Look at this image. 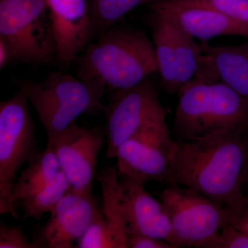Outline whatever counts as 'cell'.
Masks as SVG:
<instances>
[{
	"label": "cell",
	"instance_id": "6da1fadb",
	"mask_svg": "<svg viewBox=\"0 0 248 248\" xmlns=\"http://www.w3.org/2000/svg\"><path fill=\"white\" fill-rule=\"evenodd\" d=\"M248 161V134L221 130L177 141L171 159L170 185L187 187L227 211H235L246 198Z\"/></svg>",
	"mask_w": 248,
	"mask_h": 248
},
{
	"label": "cell",
	"instance_id": "7a4b0ae2",
	"mask_svg": "<svg viewBox=\"0 0 248 248\" xmlns=\"http://www.w3.org/2000/svg\"><path fill=\"white\" fill-rule=\"evenodd\" d=\"M77 58V76L110 91L128 89L157 71L154 46L144 31L116 24Z\"/></svg>",
	"mask_w": 248,
	"mask_h": 248
},
{
	"label": "cell",
	"instance_id": "3957f363",
	"mask_svg": "<svg viewBox=\"0 0 248 248\" xmlns=\"http://www.w3.org/2000/svg\"><path fill=\"white\" fill-rule=\"evenodd\" d=\"M177 94L172 127L175 141L221 130L248 134V101L223 81L193 80Z\"/></svg>",
	"mask_w": 248,
	"mask_h": 248
},
{
	"label": "cell",
	"instance_id": "277c9868",
	"mask_svg": "<svg viewBox=\"0 0 248 248\" xmlns=\"http://www.w3.org/2000/svg\"><path fill=\"white\" fill-rule=\"evenodd\" d=\"M34 108L46 133L47 141L61 133L82 115L104 112L101 100L105 84L98 79H82L64 72H51L40 82L11 79Z\"/></svg>",
	"mask_w": 248,
	"mask_h": 248
},
{
	"label": "cell",
	"instance_id": "5b68a950",
	"mask_svg": "<svg viewBox=\"0 0 248 248\" xmlns=\"http://www.w3.org/2000/svg\"><path fill=\"white\" fill-rule=\"evenodd\" d=\"M96 179L102 189L103 213L123 227L125 235L144 234L173 245L166 209L144 185L119 177L116 166L103 168Z\"/></svg>",
	"mask_w": 248,
	"mask_h": 248
},
{
	"label": "cell",
	"instance_id": "8992f818",
	"mask_svg": "<svg viewBox=\"0 0 248 248\" xmlns=\"http://www.w3.org/2000/svg\"><path fill=\"white\" fill-rule=\"evenodd\" d=\"M28 102L19 91L0 102V214L16 219L19 218L13 197L16 174L41 153Z\"/></svg>",
	"mask_w": 248,
	"mask_h": 248
},
{
	"label": "cell",
	"instance_id": "52a82bcc",
	"mask_svg": "<svg viewBox=\"0 0 248 248\" xmlns=\"http://www.w3.org/2000/svg\"><path fill=\"white\" fill-rule=\"evenodd\" d=\"M0 37L7 42L15 62L43 66L57 58L45 0H0Z\"/></svg>",
	"mask_w": 248,
	"mask_h": 248
},
{
	"label": "cell",
	"instance_id": "ba28073f",
	"mask_svg": "<svg viewBox=\"0 0 248 248\" xmlns=\"http://www.w3.org/2000/svg\"><path fill=\"white\" fill-rule=\"evenodd\" d=\"M159 198L169 216L176 248H206L227 223L226 209L184 186H167Z\"/></svg>",
	"mask_w": 248,
	"mask_h": 248
},
{
	"label": "cell",
	"instance_id": "9c48e42d",
	"mask_svg": "<svg viewBox=\"0 0 248 248\" xmlns=\"http://www.w3.org/2000/svg\"><path fill=\"white\" fill-rule=\"evenodd\" d=\"M166 117L148 124L117 150V174L145 185L156 182L170 185V164L176 144Z\"/></svg>",
	"mask_w": 248,
	"mask_h": 248
},
{
	"label": "cell",
	"instance_id": "30bf717a",
	"mask_svg": "<svg viewBox=\"0 0 248 248\" xmlns=\"http://www.w3.org/2000/svg\"><path fill=\"white\" fill-rule=\"evenodd\" d=\"M103 113L109 159L115 158L122 143L166 116L156 86L148 78L132 87L115 91Z\"/></svg>",
	"mask_w": 248,
	"mask_h": 248
},
{
	"label": "cell",
	"instance_id": "8fae6325",
	"mask_svg": "<svg viewBox=\"0 0 248 248\" xmlns=\"http://www.w3.org/2000/svg\"><path fill=\"white\" fill-rule=\"evenodd\" d=\"M105 137V128L79 126L75 122L47 141V144L53 148L73 192L83 195H93L98 157Z\"/></svg>",
	"mask_w": 248,
	"mask_h": 248
},
{
	"label": "cell",
	"instance_id": "7c38bea8",
	"mask_svg": "<svg viewBox=\"0 0 248 248\" xmlns=\"http://www.w3.org/2000/svg\"><path fill=\"white\" fill-rule=\"evenodd\" d=\"M102 208L94 195L69 191L50 211L48 221L37 227L32 248H71L82 238Z\"/></svg>",
	"mask_w": 248,
	"mask_h": 248
},
{
	"label": "cell",
	"instance_id": "4fadbf2b",
	"mask_svg": "<svg viewBox=\"0 0 248 248\" xmlns=\"http://www.w3.org/2000/svg\"><path fill=\"white\" fill-rule=\"evenodd\" d=\"M148 6L151 13L202 42L220 36L248 37V28L205 6L183 0H155Z\"/></svg>",
	"mask_w": 248,
	"mask_h": 248
},
{
	"label": "cell",
	"instance_id": "5bb4252c",
	"mask_svg": "<svg viewBox=\"0 0 248 248\" xmlns=\"http://www.w3.org/2000/svg\"><path fill=\"white\" fill-rule=\"evenodd\" d=\"M172 26L180 89L193 80L220 81L211 58L203 51L200 44H197L192 36Z\"/></svg>",
	"mask_w": 248,
	"mask_h": 248
},
{
	"label": "cell",
	"instance_id": "9a60e30c",
	"mask_svg": "<svg viewBox=\"0 0 248 248\" xmlns=\"http://www.w3.org/2000/svg\"><path fill=\"white\" fill-rule=\"evenodd\" d=\"M200 45L211 58L220 81L248 101V46H213L207 42Z\"/></svg>",
	"mask_w": 248,
	"mask_h": 248
},
{
	"label": "cell",
	"instance_id": "2e32d148",
	"mask_svg": "<svg viewBox=\"0 0 248 248\" xmlns=\"http://www.w3.org/2000/svg\"><path fill=\"white\" fill-rule=\"evenodd\" d=\"M149 25L153 32V46L157 72L165 91L173 94L179 91L177 50L170 22L151 13Z\"/></svg>",
	"mask_w": 248,
	"mask_h": 248
},
{
	"label": "cell",
	"instance_id": "e0dca14e",
	"mask_svg": "<svg viewBox=\"0 0 248 248\" xmlns=\"http://www.w3.org/2000/svg\"><path fill=\"white\" fill-rule=\"evenodd\" d=\"M60 170L53 148L47 144L45 151L41 152L29 163L27 169L21 172L20 176L16 178L13 188L15 206L24 197L51 182Z\"/></svg>",
	"mask_w": 248,
	"mask_h": 248
},
{
	"label": "cell",
	"instance_id": "ac0fdd59",
	"mask_svg": "<svg viewBox=\"0 0 248 248\" xmlns=\"http://www.w3.org/2000/svg\"><path fill=\"white\" fill-rule=\"evenodd\" d=\"M71 190L68 179L60 170L51 182L17 202L16 208L23 210V221L28 218L40 220L45 213H50L59 201Z\"/></svg>",
	"mask_w": 248,
	"mask_h": 248
},
{
	"label": "cell",
	"instance_id": "d6986e66",
	"mask_svg": "<svg viewBox=\"0 0 248 248\" xmlns=\"http://www.w3.org/2000/svg\"><path fill=\"white\" fill-rule=\"evenodd\" d=\"M78 248H127L126 235L118 223L99 214L78 241Z\"/></svg>",
	"mask_w": 248,
	"mask_h": 248
},
{
	"label": "cell",
	"instance_id": "ffe728a7",
	"mask_svg": "<svg viewBox=\"0 0 248 248\" xmlns=\"http://www.w3.org/2000/svg\"><path fill=\"white\" fill-rule=\"evenodd\" d=\"M155 0H90L91 14L99 37L110 30L129 12Z\"/></svg>",
	"mask_w": 248,
	"mask_h": 248
},
{
	"label": "cell",
	"instance_id": "44dd1931",
	"mask_svg": "<svg viewBox=\"0 0 248 248\" xmlns=\"http://www.w3.org/2000/svg\"><path fill=\"white\" fill-rule=\"evenodd\" d=\"M205 6L227 16L248 29V0H183Z\"/></svg>",
	"mask_w": 248,
	"mask_h": 248
},
{
	"label": "cell",
	"instance_id": "7402d4cb",
	"mask_svg": "<svg viewBox=\"0 0 248 248\" xmlns=\"http://www.w3.org/2000/svg\"><path fill=\"white\" fill-rule=\"evenodd\" d=\"M206 248H248V233L226 223Z\"/></svg>",
	"mask_w": 248,
	"mask_h": 248
},
{
	"label": "cell",
	"instance_id": "603a6c76",
	"mask_svg": "<svg viewBox=\"0 0 248 248\" xmlns=\"http://www.w3.org/2000/svg\"><path fill=\"white\" fill-rule=\"evenodd\" d=\"M0 248H32L31 241L19 226L0 224Z\"/></svg>",
	"mask_w": 248,
	"mask_h": 248
},
{
	"label": "cell",
	"instance_id": "cb8c5ba5",
	"mask_svg": "<svg viewBox=\"0 0 248 248\" xmlns=\"http://www.w3.org/2000/svg\"><path fill=\"white\" fill-rule=\"evenodd\" d=\"M127 248H175L167 241L141 234H126Z\"/></svg>",
	"mask_w": 248,
	"mask_h": 248
},
{
	"label": "cell",
	"instance_id": "d4e9b609",
	"mask_svg": "<svg viewBox=\"0 0 248 248\" xmlns=\"http://www.w3.org/2000/svg\"><path fill=\"white\" fill-rule=\"evenodd\" d=\"M227 224L248 233V196L238 210L227 211Z\"/></svg>",
	"mask_w": 248,
	"mask_h": 248
},
{
	"label": "cell",
	"instance_id": "484cf974",
	"mask_svg": "<svg viewBox=\"0 0 248 248\" xmlns=\"http://www.w3.org/2000/svg\"><path fill=\"white\" fill-rule=\"evenodd\" d=\"M11 62H14L12 52L7 42L0 37V70H3Z\"/></svg>",
	"mask_w": 248,
	"mask_h": 248
},
{
	"label": "cell",
	"instance_id": "4316f807",
	"mask_svg": "<svg viewBox=\"0 0 248 248\" xmlns=\"http://www.w3.org/2000/svg\"><path fill=\"white\" fill-rule=\"evenodd\" d=\"M244 192L245 195L248 196V161L247 168H246V176H245Z\"/></svg>",
	"mask_w": 248,
	"mask_h": 248
},
{
	"label": "cell",
	"instance_id": "83f0119b",
	"mask_svg": "<svg viewBox=\"0 0 248 248\" xmlns=\"http://www.w3.org/2000/svg\"><path fill=\"white\" fill-rule=\"evenodd\" d=\"M247 46H248V45Z\"/></svg>",
	"mask_w": 248,
	"mask_h": 248
}]
</instances>
